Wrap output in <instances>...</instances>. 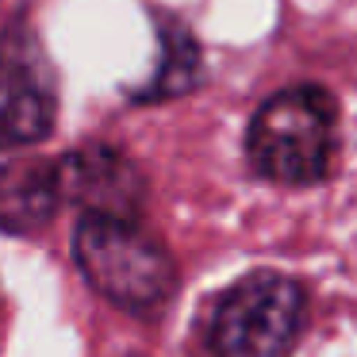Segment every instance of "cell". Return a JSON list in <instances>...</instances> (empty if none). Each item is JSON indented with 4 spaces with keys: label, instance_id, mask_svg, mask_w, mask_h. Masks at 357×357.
<instances>
[{
    "label": "cell",
    "instance_id": "obj_4",
    "mask_svg": "<svg viewBox=\"0 0 357 357\" xmlns=\"http://www.w3.org/2000/svg\"><path fill=\"white\" fill-rule=\"evenodd\" d=\"M58 169V188L62 200L85 208V215H119V219H135L142 204V173L135 169V162L127 154L112 146H81L70 150Z\"/></svg>",
    "mask_w": 357,
    "mask_h": 357
},
{
    "label": "cell",
    "instance_id": "obj_2",
    "mask_svg": "<svg viewBox=\"0 0 357 357\" xmlns=\"http://www.w3.org/2000/svg\"><path fill=\"white\" fill-rule=\"evenodd\" d=\"M73 257L89 284L123 311H154L177 288L169 250L135 219L85 215L73 234Z\"/></svg>",
    "mask_w": 357,
    "mask_h": 357
},
{
    "label": "cell",
    "instance_id": "obj_7",
    "mask_svg": "<svg viewBox=\"0 0 357 357\" xmlns=\"http://www.w3.org/2000/svg\"><path fill=\"white\" fill-rule=\"evenodd\" d=\"M158 70L146 85L139 89V100H173L196 89L200 81V47L192 31L177 20H158Z\"/></svg>",
    "mask_w": 357,
    "mask_h": 357
},
{
    "label": "cell",
    "instance_id": "obj_3",
    "mask_svg": "<svg viewBox=\"0 0 357 357\" xmlns=\"http://www.w3.org/2000/svg\"><path fill=\"white\" fill-rule=\"evenodd\" d=\"M303 323V288L280 273H254L219 296L208 323V346L215 357H288Z\"/></svg>",
    "mask_w": 357,
    "mask_h": 357
},
{
    "label": "cell",
    "instance_id": "obj_6",
    "mask_svg": "<svg viewBox=\"0 0 357 357\" xmlns=\"http://www.w3.org/2000/svg\"><path fill=\"white\" fill-rule=\"evenodd\" d=\"M62 188L58 169L47 162H8L0 165V231L27 234L54 215Z\"/></svg>",
    "mask_w": 357,
    "mask_h": 357
},
{
    "label": "cell",
    "instance_id": "obj_1",
    "mask_svg": "<svg viewBox=\"0 0 357 357\" xmlns=\"http://www.w3.org/2000/svg\"><path fill=\"white\" fill-rule=\"evenodd\" d=\"M338 139V104L323 85H292L254 112L246 158L273 185H315L326 177Z\"/></svg>",
    "mask_w": 357,
    "mask_h": 357
},
{
    "label": "cell",
    "instance_id": "obj_5",
    "mask_svg": "<svg viewBox=\"0 0 357 357\" xmlns=\"http://www.w3.org/2000/svg\"><path fill=\"white\" fill-rule=\"evenodd\" d=\"M54 89L43 66L20 54L0 58V154L43 142L54 127Z\"/></svg>",
    "mask_w": 357,
    "mask_h": 357
}]
</instances>
